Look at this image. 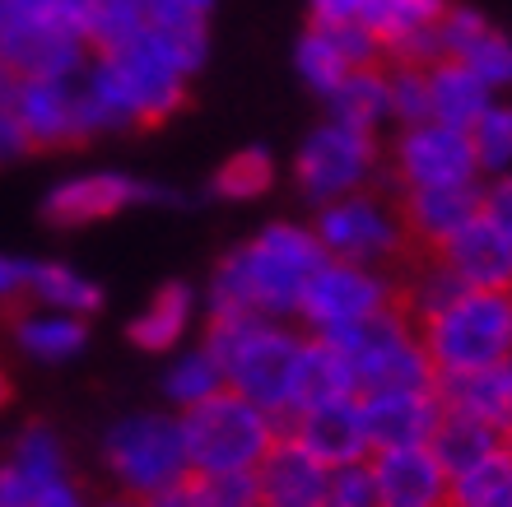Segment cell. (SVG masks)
Masks as SVG:
<instances>
[{
	"instance_id": "cell-30",
	"label": "cell",
	"mask_w": 512,
	"mask_h": 507,
	"mask_svg": "<svg viewBox=\"0 0 512 507\" xmlns=\"http://www.w3.org/2000/svg\"><path fill=\"white\" fill-rule=\"evenodd\" d=\"M429 447L438 452V461L447 466V475H461V470L480 466L485 456L499 452L503 438L494 433V428H485V424H475V419H466V414L443 410V424H438V433H433Z\"/></svg>"
},
{
	"instance_id": "cell-4",
	"label": "cell",
	"mask_w": 512,
	"mask_h": 507,
	"mask_svg": "<svg viewBox=\"0 0 512 507\" xmlns=\"http://www.w3.org/2000/svg\"><path fill=\"white\" fill-rule=\"evenodd\" d=\"M103 466L117 494L159 503L191 480L182 414L173 410H135L112 419L103 433Z\"/></svg>"
},
{
	"instance_id": "cell-45",
	"label": "cell",
	"mask_w": 512,
	"mask_h": 507,
	"mask_svg": "<svg viewBox=\"0 0 512 507\" xmlns=\"http://www.w3.org/2000/svg\"><path fill=\"white\" fill-rule=\"evenodd\" d=\"M33 507H94V503H89V494H84V484L75 480V475H66V480L42 484Z\"/></svg>"
},
{
	"instance_id": "cell-26",
	"label": "cell",
	"mask_w": 512,
	"mask_h": 507,
	"mask_svg": "<svg viewBox=\"0 0 512 507\" xmlns=\"http://www.w3.org/2000/svg\"><path fill=\"white\" fill-rule=\"evenodd\" d=\"M494 98L499 94H494L480 75L457 66V61H433L429 66V121H438V126L471 131L475 121L489 112Z\"/></svg>"
},
{
	"instance_id": "cell-7",
	"label": "cell",
	"mask_w": 512,
	"mask_h": 507,
	"mask_svg": "<svg viewBox=\"0 0 512 507\" xmlns=\"http://www.w3.org/2000/svg\"><path fill=\"white\" fill-rule=\"evenodd\" d=\"M182 438H187L191 475H256L270 447L284 438V424L243 396L224 391L182 414Z\"/></svg>"
},
{
	"instance_id": "cell-40",
	"label": "cell",
	"mask_w": 512,
	"mask_h": 507,
	"mask_svg": "<svg viewBox=\"0 0 512 507\" xmlns=\"http://www.w3.org/2000/svg\"><path fill=\"white\" fill-rule=\"evenodd\" d=\"M145 24H205L215 0H135Z\"/></svg>"
},
{
	"instance_id": "cell-9",
	"label": "cell",
	"mask_w": 512,
	"mask_h": 507,
	"mask_svg": "<svg viewBox=\"0 0 512 507\" xmlns=\"http://www.w3.org/2000/svg\"><path fill=\"white\" fill-rule=\"evenodd\" d=\"M391 307H401V280L391 270L350 266V261H322V270L308 280L303 303H298V326L317 340L336 335L382 317Z\"/></svg>"
},
{
	"instance_id": "cell-38",
	"label": "cell",
	"mask_w": 512,
	"mask_h": 507,
	"mask_svg": "<svg viewBox=\"0 0 512 507\" xmlns=\"http://www.w3.org/2000/svg\"><path fill=\"white\" fill-rule=\"evenodd\" d=\"M391 126H419L429 121V66H387Z\"/></svg>"
},
{
	"instance_id": "cell-29",
	"label": "cell",
	"mask_w": 512,
	"mask_h": 507,
	"mask_svg": "<svg viewBox=\"0 0 512 507\" xmlns=\"http://www.w3.org/2000/svg\"><path fill=\"white\" fill-rule=\"evenodd\" d=\"M224 373H219V359L205 345H182L163 368V396L173 405V414H187L196 405L224 396Z\"/></svg>"
},
{
	"instance_id": "cell-3",
	"label": "cell",
	"mask_w": 512,
	"mask_h": 507,
	"mask_svg": "<svg viewBox=\"0 0 512 507\" xmlns=\"http://www.w3.org/2000/svg\"><path fill=\"white\" fill-rule=\"evenodd\" d=\"M201 345L219 359L224 387L233 396L252 401L256 410L289 419L298 401V368H303V349L308 331L294 321H261V317H224L205 321Z\"/></svg>"
},
{
	"instance_id": "cell-37",
	"label": "cell",
	"mask_w": 512,
	"mask_h": 507,
	"mask_svg": "<svg viewBox=\"0 0 512 507\" xmlns=\"http://www.w3.org/2000/svg\"><path fill=\"white\" fill-rule=\"evenodd\" d=\"M471 149L485 177L512 173V103H503V98L489 103V112L471 126Z\"/></svg>"
},
{
	"instance_id": "cell-36",
	"label": "cell",
	"mask_w": 512,
	"mask_h": 507,
	"mask_svg": "<svg viewBox=\"0 0 512 507\" xmlns=\"http://www.w3.org/2000/svg\"><path fill=\"white\" fill-rule=\"evenodd\" d=\"M154 507H261V503H256V475H191L182 489H173Z\"/></svg>"
},
{
	"instance_id": "cell-33",
	"label": "cell",
	"mask_w": 512,
	"mask_h": 507,
	"mask_svg": "<svg viewBox=\"0 0 512 507\" xmlns=\"http://www.w3.org/2000/svg\"><path fill=\"white\" fill-rule=\"evenodd\" d=\"M452 507H512V447L503 442L480 466L452 475Z\"/></svg>"
},
{
	"instance_id": "cell-21",
	"label": "cell",
	"mask_w": 512,
	"mask_h": 507,
	"mask_svg": "<svg viewBox=\"0 0 512 507\" xmlns=\"http://www.w3.org/2000/svg\"><path fill=\"white\" fill-rule=\"evenodd\" d=\"M326 480L331 466H322L312 452H303L294 438H280L270 456L256 466V503L261 507H326Z\"/></svg>"
},
{
	"instance_id": "cell-11",
	"label": "cell",
	"mask_w": 512,
	"mask_h": 507,
	"mask_svg": "<svg viewBox=\"0 0 512 507\" xmlns=\"http://www.w3.org/2000/svg\"><path fill=\"white\" fill-rule=\"evenodd\" d=\"M387 177L396 196L429 187H475L480 182V163H475L471 149V131L438 126V121L401 126L387 149Z\"/></svg>"
},
{
	"instance_id": "cell-32",
	"label": "cell",
	"mask_w": 512,
	"mask_h": 507,
	"mask_svg": "<svg viewBox=\"0 0 512 507\" xmlns=\"http://www.w3.org/2000/svg\"><path fill=\"white\" fill-rule=\"evenodd\" d=\"M336 396H354L350 391V377H345V363L340 354L326 340L308 335V349H303V368H298V401H294V414L308 410V405H322V401H336ZM289 414V419H294ZM284 419V424H289Z\"/></svg>"
},
{
	"instance_id": "cell-14",
	"label": "cell",
	"mask_w": 512,
	"mask_h": 507,
	"mask_svg": "<svg viewBox=\"0 0 512 507\" xmlns=\"http://www.w3.org/2000/svg\"><path fill=\"white\" fill-rule=\"evenodd\" d=\"M378 61H382V47L373 42V33H368L364 24H340V28L308 24L294 47L298 80L322 98L331 94V89H340L354 70H373Z\"/></svg>"
},
{
	"instance_id": "cell-17",
	"label": "cell",
	"mask_w": 512,
	"mask_h": 507,
	"mask_svg": "<svg viewBox=\"0 0 512 507\" xmlns=\"http://www.w3.org/2000/svg\"><path fill=\"white\" fill-rule=\"evenodd\" d=\"M438 61H457L471 75L503 94L512 89V38L499 33L480 10L471 5H447L443 24H438Z\"/></svg>"
},
{
	"instance_id": "cell-19",
	"label": "cell",
	"mask_w": 512,
	"mask_h": 507,
	"mask_svg": "<svg viewBox=\"0 0 512 507\" xmlns=\"http://www.w3.org/2000/svg\"><path fill=\"white\" fill-rule=\"evenodd\" d=\"M364 419H368L373 452H387V447H429L438 424H443V401H438V387L382 391V396H364Z\"/></svg>"
},
{
	"instance_id": "cell-22",
	"label": "cell",
	"mask_w": 512,
	"mask_h": 507,
	"mask_svg": "<svg viewBox=\"0 0 512 507\" xmlns=\"http://www.w3.org/2000/svg\"><path fill=\"white\" fill-rule=\"evenodd\" d=\"M480 187H429V191H401L396 205H401V219H405V233L410 242L438 252L447 238H457L461 228L480 219Z\"/></svg>"
},
{
	"instance_id": "cell-8",
	"label": "cell",
	"mask_w": 512,
	"mask_h": 507,
	"mask_svg": "<svg viewBox=\"0 0 512 507\" xmlns=\"http://www.w3.org/2000/svg\"><path fill=\"white\" fill-rule=\"evenodd\" d=\"M312 233L322 242L326 261H350V266L391 270L410 247L401 205L382 191H354L345 201H331L317 210Z\"/></svg>"
},
{
	"instance_id": "cell-13",
	"label": "cell",
	"mask_w": 512,
	"mask_h": 507,
	"mask_svg": "<svg viewBox=\"0 0 512 507\" xmlns=\"http://www.w3.org/2000/svg\"><path fill=\"white\" fill-rule=\"evenodd\" d=\"M14 121H19L28 149L84 145L89 126H84L80 75H66V80H19V89H14Z\"/></svg>"
},
{
	"instance_id": "cell-18",
	"label": "cell",
	"mask_w": 512,
	"mask_h": 507,
	"mask_svg": "<svg viewBox=\"0 0 512 507\" xmlns=\"http://www.w3.org/2000/svg\"><path fill=\"white\" fill-rule=\"evenodd\" d=\"M378 507H452V475L433 447H387L368 456Z\"/></svg>"
},
{
	"instance_id": "cell-49",
	"label": "cell",
	"mask_w": 512,
	"mask_h": 507,
	"mask_svg": "<svg viewBox=\"0 0 512 507\" xmlns=\"http://www.w3.org/2000/svg\"><path fill=\"white\" fill-rule=\"evenodd\" d=\"M10 373H5V363H0V405H5V401H10Z\"/></svg>"
},
{
	"instance_id": "cell-35",
	"label": "cell",
	"mask_w": 512,
	"mask_h": 507,
	"mask_svg": "<svg viewBox=\"0 0 512 507\" xmlns=\"http://www.w3.org/2000/svg\"><path fill=\"white\" fill-rule=\"evenodd\" d=\"M466 294V284L452 275V270L438 261V256H429V261H419L410 275L401 280V307L410 312L415 321H429L433 312H443L447 303H457V298Z\"/></svg>"
},
{
	"instance_id": "cell-12",
	"label": "cell",
	"mask_w": 512,
	"mask_h": 507,
	"mask_svg": "<svg viewBox=\"0 0 512 507\" xmlns=\"http://www.w3.org/2000/svg\"><path fill=\"white\" fill-rule=\"evenodd\" d=\"M140 201L154 205H182V196L168 187H149L131 173H112V168H94V173L66 177L42 196V219L52 228H89L103 219H117L122 210Z\"/></svg>"
},
{
	"instance_id": "cell-2",
	"label": "cell",
	"mask_w": 512,
	"mask_h": 507,
	"mask_svg": "<svg viewBox=\"0 0 512 507\" xmlns=\"http://www.w3.org/2000/svg\"><path fill=\"white\" fill-rule=\"evenodd\" d=\"M326 252L312 224H266L256 238L233 247L201 294L210 321L224 317H261V321H298V303L308 280L322 270Z\"/></svg>"
},
{
	"instance_id": "cell-1",
	"label": "cell",
	"mask_w": 512,
	"mask_h": 507,
	"mask_svg": "<svg viewBox=\"0 0 512 507\" xmlns=\"http://www.w3.org/2000/svg\"><path fill=\"white\" fill-rule=\"evenodd\" d=\"M205 56H210L205 24H145L122 47L94 52L89 70L108 94L122 131H135V126H159L187 107V89Z\"/></svg>"
},
{
	"instance_id": "cell-42",
	"label": "cell",
	"mask_w": 512,
	"mask_h": 507,
	"mask_svg": "<svg viewBox=\"0 0 512 507\" xmlns=\"http://www.w3.org/2000/svg\"><path fill=\"white\" fill-rule=\"evenodd\" d=\"M28 303V261L19 256H0V317L19 312Z\"/></svg>"
},
{
	"instance_id": "cell-28",
	"label": "cell",
	"mask_w": 512,
	"mask_h": 507,
	"mask_svg": "<svg viewBox=\"0 0 512 507\" xmlns=\"http://www.w3.org/2000/svg\"><path fill=\"white\" fill-rule=\"evenodd\" d=\"M326 103V121H340V126H354V131L378 135L382 126H391V98H387V70H354L350 80L331 89L322 98Z\"/></svg>"
},
{
	"instance_id": "cell-41",
	"label": "cell",
	"mask_w": 512,
	"mask_h": 507,
	"mask_svg": "<svg viewBox=\"0 0 512 507\" xmlns=\"http://www.w3.org/2000/svg\"><path fill=\"white\" fill-rule=\"evenodd\" d=\"M480 219H489L512 242V173L489 177L485 187H480Z\"/></svg>"
},
{
	"instance_id": "cell-24",
	"label": "cell",
	"mask_w": 512,
	"mask_h": 507,
	"mask_svg": "<svg viewBox=\"0 0 512 507\" xmlns=\"http://www.w3.org/2000/svg\"><path fill=\"white\" fill-rule=\"evenodd\" d=\"M201 317V294L191 284H163L131 321V345L145 354H177Z\"/></svg>"
},
{
	"instance_id": "cell-20",
	"label": "cell",
	"mask_w": 512,
	"mask_h": 507,
	"mask_svg": "<svg viewBox=\"0 0 512 507\" xmlns=\"http://www.w3.org/2000/svg\"><path fill=\"white\" fill-rule=\"evenodd\" d=\"M433 256H438L466 289L512 294V242L503 238L489 219H471L457 238H447Z\"/></svg>"
},
{
	"instance_id": "cell-47",
	"label": "cell",
	"mask_w": 512,
	"mask_h": 507,
	"mask_svg": "<svg viewBox=\"0 0 512 507\" xmlns=\"http://www.w3.org/2000/svg\"><path fill=\"white\" fill-rule=\"evenodd\" d=\"M14 89H19V80H14V70L0 61V107H10L14 103Z\"/></svg>"
},
{
	"instance_id": "cell-39",
	"label": "cell",
	"mask_w": 512,
	"mask_h": 507,
	"mask_svg": "<svg viewBox=\"0 0 512 507\" xmlns=\"http://www.w3.org/2000/svg\"><path fill=\"white\" fill-rule=\"evenodd\" d=\"M326 507H378L373 466H368V461L331 466V480H326Z\"/></svg>"
},
{
	"instance_id": "cell-46",
	"label": "cell",
	"mask_w": 512,
	"mask_h": 507,
	"mask_svg": "<svg viewBox=\"0 0 512 507\" xmlns=\"http://www.w3.org/2000/svg\"><path fill=\"white\" fill-rule=\"evenodd\" d=\"M19 154H28V140L19 131V121H14V103H10V107H0V163L19 159Z\"/></svg>"
},
{
	"instance_id": "cell-43",
	"label": "cell",
	"mask_w": 512,
	"mask_h": 507,
	"mask_svg": "<svg viewBox=\"0 0 512 507\" xmlns=\"http://www.w3.org/2000/svg\"><path fill=\"white\" fill-rule=\"evenodd\" d=\"M38 489H42V484L28 480V475L14 466L10 456L0 461V507H33V503H38Z\"/></svg>"
},
{
	"instance_id": "cell-6",
	"label": "cell",
	"mask_w": 512,
	"mask_h": 507,
	"mask_svg": "<svg viewBox=\"0 0 512 507\" xmlns=\"http://www.w3.org/2000/svg\"><path fill=\"white\" fill-rule=\"evenodd\" d=\"M415 326L438 382L512 359V294L466 289L457 303H447L443 312H433L429 321H415Z\"/></svg>"
},
{
	"instance_id": "cell-31",
	"label": "cell",
	"mask_w": 512,
	"mask_h": 507,
	"mask_svg": "<svg viewBox=\"0 0 512 507\" xmlns=\"http://www.w3.org/2000/svg\"><path fill=\"white\" fill-rule=\"evenodd\" d=\"M275 177H280V163H275V154L270 149H238V154H229V159L215 168V177H210V191H215L219 201H261L270 187H275Z\"/></svg>"
},
{
	"instance_id": "cell-5",
	"label": "cell",
	"mask_w": 512,
	"mask_h": 507,
	"mask_svg": "<svg viewBox=\"0 0 512 507\" xmlns=\"http://www.w3.org/2000/svg\"><path fill=\"white\" fill-rule=\"evenodd\" d=\"M326 345L340 354L350 391L359 401L364 396H382V391L438 387V373H433L429 354H424L419 326L405 307H391V312L336 335V340H326Z\"/></svg>"
},
{
	"instance_id": "cell-16",
	"label": "cell",
	"mask_w": 512,
	"mask_h": 507,
	"mask_svg": "<svg viewBox=\"0 0 512 507\" xmlns=\"http://www.w3.org/2000/svg\"><path fill=\"white\" fill-rule=\"evenodd\" d=\"M284 438H294L322 466H350V461H368L373 456V438H368V419L359 396H336V401L298 410L284 424Z\"/></svg>"
},
{
	"instance_id": "cell-10",
	"label": "cell",
	"mask_w": 512,
	"mask_h": 507,
	"mask_svg": "<svg viewBox=\"0 0 512 507\" xmlns=\"http://www.w3.org/2000/svg\"><path fill=\"white\" fill-rule=\"evenodd\" d=\"M382 163H387V154H382L378 135L340 126V121H322L294 154V187L322 210V205L345 201L354 191H373V182L382 177Z\"/></svg>"
},
{
	"instance_id": "cell-15",
	"label": "cell",
	"mask_w": 512,
	"mask_h": 507,
	"mask_svg": "<svg viewBox=\"0 0 512 507\" xmlns=\"http://www.w3.org/2000/svg\"><path fill=\"white\" fill-rule=\"evenodd\" d=\"M447 5L452 0H368L364 28L391 66H433Z\"/></svg>"
},
{
	"instance_id": "cell-25",
	"label": "cell",
	"mask_w": 512,
	"mask_h": 507,
	"mask_svg": "<svg viewBox=\"0 0 512 507\" xmlns=\"http://www.w3.org/2000/svg\"><path fill=\"white\" fill-rule=\"evenodd\" d=\"M10 340L33 363H70V359H80V349L89 345V321L24 303L10 317Z\"/></svg>"
},
{
	"instance_id": "cell-34",
	"label": "cell",
	"mask_w": 512,
	"mask_h": 507,
	"mask_svg": "<svg viewBox=\"0 0 512 507\" xmlns=\"http://www.w3.org/2000/svg\"><path fill=\"white\" fill-rule=\"evenodd\" d=\"M10 461L24 470L33 484H52V480H66L70 475L66 442H61V433H56L52 424L19 428V438H14V447H10Z\"/></svg>"
},
{
	"instance_id": "cell-23",
	"label": "cell",
	"mask_w": 512,
	"mask_h": 507,
	"mask_svg": "<svg viewBox=\"0 0 512 507\" xmlns=\"http://www.w3.org/2000/svg\"><path fill=\"white\" fill-rule=\"evenodd\" d=\"M438 401H443V410L466 414L475 424L494 428L503 442H512V359L466 377H443Z\"/></svg>"
},
{
	"instance_id": "cell-27",
	"label": "cell",
	"mask_w": 512,
	"mask_h": 507,
	"mask_svg": "<svg viewBox=\"0 0 512 507\" xmlns=\"http://www.w3.org/2000/svg\"><path fill=\"white\" fill-rule=\"evenodd\" d=\"M28 303L89 321L103 303V289L66 261H28Z\"/></svg>"
},
{
	"instance_id": "cell-44",
	"label": "cell",
	"mask_w": 512,
	"mask_h": 507,
	"mask_svg": "<svg viewBox=\"0 0 512 507\" xmlns=\"http://www.w3.org/2000/svg\"><path fill=\"white\" fill-rule=\"evenodd\" d=\"M364 10H368V0H308L312 24H326V28L364 24Z\"/></svg>"
},
{
	"instance_id": "cell-48",
	"label": "cell",
	"mask_w": 512,
	"mask_h": 507,
	"mask_svg": "<svg viewBox=\"0 0 512 507\" xmlns=\"http://www.w3.org/2000/svg\"><path fill=\"white\" fill-rule=\"evenodd\" d=\"M94 507H154V503H145V498H126V494H112V498H103V503H94Z\"/></svg>"
}]
</instances>
